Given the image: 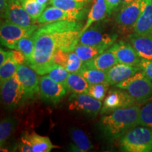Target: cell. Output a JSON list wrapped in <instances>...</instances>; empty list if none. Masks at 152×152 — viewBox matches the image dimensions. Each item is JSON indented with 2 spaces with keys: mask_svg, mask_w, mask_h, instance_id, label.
Wrapping results in <instances>:
<instances>
[{
  "mask_svg": "<svg viewBox=\"0 0 152 152\" xmlns=\"http://www.w3.org/2000/svg\"><path fill=\"white\" fill-rule=\"evenodd\" d=\"M1 98L4 106L8 109L20 106L26 99L23 88L16 74L1 84Z\"/></svg>",
  "mask_w": 152,
  "mask_h": 152,
  "instance_id": "obj_6",
  "label": "cell"
},
{
  "mask_svg": "<svg viewBox=\"0 0 152 152\" xmlns=\"http://www.w3.org/2000/svg\"><path fill=\"white\" fill-rule=\"evenodd\" d=\"M109 85L107 83L90 85L87 94L96 99L102 101L105 97L106 93L109 89Z\"/></svg>",
  "mask_w": 152,
  "mask_h": 152,
  "instance_id": "obj_32",
  "label": "cell"
},
{
  "mask_svg": "<svg viewBox=\"0 0 152 152\" xmlns=\"http://www.w3.org/2000/svg\"><path fill=\"white\" fill-rule=\"evenodd\" d=\"M118 63V61L115 55L109 51L106 50L92 59L84 62L83 65L88 68L107 71L112 66L117 64Z\"/></svg>",
  "mask_w": 152,
  "mask_h": 152,
  "instance_id": "obj_20",
  "label": "cell"
},
{
  "mask_svg": "<svg viewBox=\"0 0 152 152\" xmlns=\"http://www.w3.org/2000/svg\"><path fill=\"white\" fill-rule=\"evenodd\" d=\"M84 61H83L77 54L73 51L69 52L68 64L66 66V69L68 73H78L83 66Z\"/></svg>",
  "mask_w": 152,
  "mask_h": 152,
  "instance_id": "obj_33",
  "label": "cell"
},
{
  "mask_svg": "<svg viewBox=\"0 0 152 152\" xmlns=\"http://www.w3.org/2000/svg\"><path fill=\"white\" fill-rule=\"evenodd\" d=\"M70 150L71 151H76V152H83L81 151V149H80L77 146L75 145L74 143H71V148H70Z\"/></svg>",
  "mask_w": 152,
  "mask_h": 152,
  "instance_id": "obj_42",
  "label": "cell"
},
{
  "mask_svg": "<svg viewBox=\"0 0 152 152\" xmlns=\"http://www.w3.org/2000/svg\"><path fill=\"white\" fill-rule=\"evenodd\" d=\"M134 33L152 35V4L150 0H142V12L133 26Z\"/></svg>",
  "mask_w": 152,
  "mask_h": 152,
  "instance_id": "obj_17",
  "label": "cell"
},
{
  "mask_svg": "<svg viewBox=\"0 0 152 152\" xmlns=\"http://www.w3.org/2000/svg\"><path fill=\"white\" fill-rule=\"evenodd\" d=\"M139 67L141 68V71L152 80V60H147L142 58Z\"/></svg>",
  "mask_w": 152,
  "mask_h": 152,
  "instance_id": "obj_36",
  "label": "cell"
},
{
  "mask_svg": "<svg viewBox=\"0 0 152 152\" xmlns=\"http://www.w3.org/2000/svg\"><path fill=\"white\" fill-rule=\"evenodd\" d=\"M137 103L126 90L115 89L109 91L101 109V113H109L119 108L128 107Z\"/></svg>",
  "mask_w": 152,
  "mask_h": 152,
  "instance_id": "obj_11",
  "label": "cell"
},
{
  "mask_svg": "<svg viewBox=\"0 0 152 152\" xmlns=\"http://www.w3.org/2000/svg\"><path fill=\"white\" fill-rule=\"evenodd\" d=\"M90 84L79 73H69L65 86L68 90L75 94H87Z\"/></svg>",
  "mask_w": 152,
  "mask_h": 152,
  "instance_id": "obj_22",
  "label": "cell"
},
{
  "mask_svg": "<svg viewBox=\"0 0 152 152\" xmlns=\"http://www.w3.org/2000/svg\"><path fill=\"white\" fill-rule=\"evenodd\" d=\"M37 2L40 4L47 5V4L48 3L49 0H37Z\"/></svg>",
  "mask_w": 152,
  "mask_h": 152,
  "instance_id": "obj_44",
  "label": "cell"
},
{
  "mask_svg": "<svg viewBox=\"0 0 152 152\" xmlns=\"http://www.w3.org/2000/svg\"><path fill=\"white\" fill-rule=\"evenodd\" d=\"M142 8V0H134L121 9L115 17V22L121 27H133L141 14Z\"/></svg>",
  "mask_w": 152,
  "mask_h": 152,
  "instance_id": "obj_15",
  "label": "cell"
},
{
  "mask_svg": "<svg viewBox=\"0 0 152 152\" xmlns=\"http://www.w3.org/2000/svg\"><path fill=\"white\" fill-rule=\"evenodd\" d=\"M16 49L20 50L23 53L27 58L28 64L30 65L33 60L34 49H35V42L32 35L21 38L17 44Z\"/></svg>",
  "mask_w": 152,
  "mask_h": 152,
  "instance_id": "obj_28",
  "label": "cell"
},
{
  "mask_svg": "<svg viewBox=\"0 0 152 152\" xmlns=\"http://www.w3.org/2000/svg\"><path fill=\"white\" fill-rule=\"evenodd\" d=\"M119 147L126 152L152 151V129L148 127H134L121 137Z\"/></svg>",
  "mask_w": 152,
  "mask_h": 152,
  "instance_id": "obj_3",
  "label": "cell"
},
{
  "mask_svg": "<svg viewBox=\"0 0 152 152\" xmlns=\"http://www.w3.org/2000/svg\"><path fill=\"white\" fill-rule=\"evenodd\" d=\"M102 106V101L93 98L88 94L73 93L69 98L68 109L70 111L84 112L96 116L99 113Z\"/></svg>",
  "mask_w": 152,
  "mask_h": 152,
  "instance_id": "obj_9",
  "label": "cell"
},
{
  "mask_svg": "<svg viewBox=\"0 0 152 152\" xmlns=\"http://www.w3.org/2000/svg\"><path fill=\"white\" fill-rule=\"evenodd\" d=\"M70 134L73 143L83 152L89 151L94 147L90 139L83 130L80 129H73L71 131Z\"/></svg>",
  "mask_w": 152,
  "mask_h": 152,
  "instance_id": "obj_26",
  "label": "cell"
},
{
  "mask_svg": "<svg viewBox=\"0 0 152 152\" xmlns=\"http://www.w3.org/2000/svg\"><path fill=\"white\" fill-rule=\"evenodd\" d=\"M68 74L69 73L66 68L61 66H56L50 71L48 72L47 75L56 82L65 85Z\"/></svg>",
  "mask_w": 152,
  "mask_h": 152,
  "instance_id": "obj_34",
  "label": "cell"
},
{
  "mask_svg": "<svg viewBox=\"0 0 152 152\" xmlns=\"http://www.w3.org/2000/svg\"><path fill=\"white\" fill-rule=\"evenodd\" d=\"M10 57V52L4 50L2 48L0 49V66L7 61V60Z\"/></svg>",
  "mask_w": 152,
  "mask_h": 152,
  "instance_id": "obj_39",
  "label": "cell"
},
{
  "mask_svg": "<svg viewBox=\"0 0 152 152\" xmlns=\"http://www.w3.org/2000/svg\"><path fill=\"white\" fill-rule=\"evenodd\" d=\"M107 7V14H111V13L118 7L121 2V0H105Z\"/></svg>",
  "mask_w": 152,
  "mask_h": 152,
  "instance_id": "obj_38",
  "label": "cell"
},
{
  "mask_svg": "<svg viewBox=\"0 0 152 152\" xmlns=\"http://www.w3.org/2000/svg\"><path fill=\"white\" fill-rule=\"evenodd\" d=\"M9 0H0V12H1V16L4 14L5 11L7 10L8 7Z\"/></svg>",
  "mask_w": 152,
  "mask_h": 152,
  "instance_id": "obj_41",
  "label": "cell"
},
{
  "mask_svg": "<svg viewBox=\"0 0 152 152\" xmlns=\"http://www.w3.org/2000/svg\"><path fill=\"white\" fill-rule=\"evenodd\" d=\"M106 50L107 49L104 48V47L90 46V45H85L78 43V45L75 48L74 52L77 54V56L81 58L83 61L85 62L92 59L94 57Z\"/></svg>",
  "mask_w": 152,
  "mask_h": 152,
  "instance_id": "obj_24",
  "label": "cell"
},
{
  "mask_svg": "<svg viewBox=\"0 0 152 152\" xmlns=\"http://www.w3.org/2000/svg\"><path fill=\"white\" fill-rule=\"evenodd\" d=\"M117 35L115 34L103 33L94 28L87 29L80 36L79 43L90 46L101 47L109 49L115 42Z\"/></svg>",
  "mask_w": 152,
  "mask_h": 152,
  "instance_id": "obj_14",
  "label": "cell"
},
{
  "mask_svg": "<svg viewBox=\"0 0 152 152\" xmlns=\"http://www.w3.org/2000/svg\"><path fill=\"white\" fill-rule=\"evenodd\" d=\"M18 151L22 152H33L32 151L31 147H30L27 143L22 141H20V143L19 144Z\"/></svg>",
  "mask_w": 152,
  "mask_h": 152,
  "instance_id": "obj_40",
  "label": "cell"
},
{
  "mask_svg": "<svg viewBox=\"0 0 152 152\" xmlns=\"http://www.w3.org/2000/svg\"><path fill=\"white\" fill-rule=\"evenodd\" d=\"M21 141L27 143L33 152H49L55 147L48 137L41 136L35 132L25 133Z\"/></svg>",
  "mask_w": 152,
  "mask_h": 152,
  "instance_id": "obj_19",
  "label": "cell"
},
{
  "mask_svg": "<svg viewBox=\"0 0 152 152\" xmlns=\"http://www.w3.org/2000/svg\"><path fill=\"white\" fill-rule=\"evenodd\" d=\"M83 26L80 21L59 20L45 23L32 35L35 42L33 57L30 66L38 75L48 73L57 66L52 61L56 49L66 52L75 50Z\"/></svg>",
  "mask_w": 152,
  "mask_h": 152,
  "instance_id": "obj_1",
  "label": "cell"
},
{
  "mask_svg": "<svg viewBox=\"0 0 152 152\" xmlns=\"http://www.w3.org/2000/svg\"><path fill=\"white\" fill-rule=\"evenodd\" d=\"M140 106L119 108L104 115L100 121L102 132L110 140L121 137L129 130L139 125Z\"/></svg>",
  "mask_w": 152,
  "mask_h": 152,
  "instance_id": "obj_2",
  "label": "cell"
},
{
  "mask_svg": "<svg viewBox=\"0 0 152 152\" xmlns=\"http://www.w3.org/2000/svg\"><path fill=\"white\" fill-rule=\"evenodd\" d=\"M140 71H141V68L139 66L126 65L118 63L106 71L107 83H109L110 85H115L125 80Z\"/></svg>",
  "mask_w": 152,
  "mask_h": 152,
  "instance_id": "obj_16",
  "label": "cell"
},
{
  "mask_svg": "<svg viewBox=\"0 0 152 152\" xmlns=\"http://www.w3.org/2000/svg\"><path fill=\"white\" fill-rule=\"evenodd\" d=\"M16 75L23 88L26 99L33 98L39 94V77L33 68L25 64L18 65Z\"/></svg>",
  "mask_w": 152,
  "mask_h": 152,
  "instance_id": "obj_10",
  "label": "cell"
},
{
  "mask_svg": "<svg viewBox=\"0 0 152 152\" xmlns=\"http://www.w3.org/2000/svg\"><path fill=\"white\" fill-rule=\"evenodd\" d=\"M18 64L11 58V56L4 64L0 66V83H3L16 74Z\"/></svg>",
  "mask_w": 152,
  "mask_h": 152,
  "instance_id": "obj_30",
  "label": "cell"
},
{
  "mask_svg": "<svg viewBox=\"0 0 152 152\" xmlns=\"http://www.w3.org/2000/svg\"><path fill=\"white\" fill-rule=\"evenodd\" d=\"M69 52H66L61 49H57L52 56V61L54 64L66 68L68 64Z\"/></svg>",
  "mask_w": 152,
  "mask_h": 152,
  "instance_id": "obj_35",
  "label": "cell"
},
{
  "mask_svg": "<svg viewBox=\"0 0 152 152\" xmlns=\"http://www.w3.org/2000/svg\"><path fill=\"white\" fill-rule=\"evenodd\" d=\"M139 125L152 129V101L140 109Z\"/></svg>",
  "mask_w": 152,
  "mask_h": 152,
  "instance_id": "obj_31",
  "label": "cell"
},
{
  "mask_svg": "<svg viewBox=\"0 0 152 152\" xmlns=\"http://www.w3.org/2000/svg\"><path fill=\"white\" fill-rule=\"evenodd\" d=\"M67 90L65 85L56 82L47 75L39 77V94L43 99L56 104L65 96Z\"/></svg>",
  "mask_w": 152,
  "mask_h": 152,
  "instance_id": "obj_8",
  "label": "cell"
},
{
  "mask_svg": "<svg viewBox=\"0 0 152 152\" xmlns=\"http://www.w3.org/2000/svg\"><path fill=\"white\" fill-rule=\"evenodd\" d=\"M134 0H121V4H122V7H125V6L129 4L132 3V1H134Z\"/></svg>",
  "mask_w": 152,
  "mask_h": 152,
  "instance_id": "obj_43",
  "label": "cell"
},
{
  "mask_svg": "<svg viewBox=\"0 0 152 152\" xmlns=\"http://www.w3.org/2000/svg\"><path fill=\"white\" fill-rule=\"evenodd\" d=\"M37 28V26L36 25L24 27L5 19V20L1 23L0 27V39L1 45L7 48L16 49L17 44L21 38L31 36Z\"/></svg>",
  "mask_w": 152,
  "mask_h": 152,
  "instance_id": "obj_5",
  "label": "cell"
},
{
  "mask_svg": "<svg viewBox=\"0 0 152 152\" xmlns=\"http://www.w3.org/2000/svg\"><path fill=\"white\" fill-rule=\"evenodd\" d=\"M107 50L113 53L121 64L139 66L142 60L132 45L124 41L115 42Z\"/></svg>",
  "mask_w": 152,
  "mask_h": 152,
  "instance_id": "obj_13",
  "label": "cell"
},
{
  "mask_svg": "<svg viewBox=\"0 0 152 152\" xmlns=\"http://www.w3.org/2000/svg\"><path fill=\"white\" fill-rule=\"evenodd\" d=\"M87 10L85 8L79 10L68 11L56 7H48L43 11L37 22L38 23H48L59 20H73L80 21L86 16Z\"/></svg>",
  "mask_w": 152,
  "mask_h": 152,
  "instance_id": "obj_7",
  "label": "cell"
},
{
  "mask_svg": "<svg viewBox=\"0 0 152 152\" xmlns=\"http://www.w3.org/2000/svg\"><path fill=\"white\" fill-rule=\"evenodd\" d=\"M17 121L16 118L7 116L1 121L0 123V146L2 147L7 140L14 132L16 128Z\"/></svg>",
  "mask_w": 152,
  "mask_h": 152,
  "instance_id": "obj_25",
  "label": "cell"
},
{
  "mask_svg": "<svg viewBox=\"0 0 152 152\" xmlns=\"http://www.w3.org/2000/svg\"><path fill=\"white\" fill-rule=\"evenodd\" d=\"M20 3L30 16L35 20L41 16L47 5L40 4L37 0H20Z\"/></svg>",
  "mask_w": 152,
  "mask_h": 152,
  "instance_id": "obj_29",
  "label": "cell"
},
{
  "mask_svg": "<svg viewBox=\"0 0 152 152\" xmlns=\"http://www.w3.org/2000/svg\"><path fill=\"white\" fill-rule=\"evenodd\" d=\"M115 87L126 90L137 103L147 102L152 96V80L140 71Z\"/></svg>",
  "mask_w": 152,
  "mask_h": 152,
  "instance_id": "obj_4",
  "label": "cell"
},
{
  "mask_svg": "<svg viewBox=\"0 0 152 152\" xmlns=\"http://www.w3.org/2000/svg\"><path fill=\"white\" fill-rule=\"evenodd\" d=\"M128 39L141 58L152 60V35L134 33L129 35Z\"/></svg>",
  "mask_w": 152,
  "mask_h": 152,
  "instance_id": "obj_18",
  "label": "cell"
},
{
  "mask_svg": "<svg viewBox=\"0 0 152 152\" xmlns=\"http://www.w3.org/2000/svg\"><path fill=\"white\" fill-rule=\"evenodd\" d=\"M1 18L24 27L33 26L36 23V20L32 18L23 8L20 0H9L7 10Z\"/></svg>",
  "mask_w": 152,
  "mask_h": 152,
  "instance_id": "obj_12",
  "label": "cell"
},
{
  "mask_svg": "<svg viewBox=\"0 0 152 152\" xmlns=\"http://www.w3.org/2000/svg\"><path fill=\"white\" fill-rule=\"evenodd\" d=\"M80 73L89 84H97V83H107V72L102 70L86 67L83 65L78 72Z\"/></svg>",
  "mask_w": 152,
  "mask_h": 152,
  "instance_id": "obj_23",
  "label": "cell"
},
{
  "mask_svg": "<svg viewBox=\"0 0 152 152\" xmlns=\"http://www.w3.org/2000/svg\"><path fill=\"white\" fill-rule=\"evenodd\" d=\"M90 0H50L49 4L53 7L64 9V10L73 11L84 9Z\"/></svg>",
  "mask_w": 152,
  "mask_h": 152,
  "instance_id": "obj_27",
  "label": "cell"
},
{
  "mask_svg": "<svg viewBox=\"0 0 152 152\" xmlns=\"http://www.w3.org/2000/svg\"><path fill=\"white\" fill-rule=\"evenodd\" d=\"M10 56L18 65H21V64H25L26 63H28L26 56L20 50L14 49L13 51H10Z\"/></svg>",
  "mask_w": 152,
  "mask_h": 152,
  "instance_id": "obj_37",
  "label": "cell"
},
{
  "mask_svg": "<svg viewBox=\"0 0 152 152\" xmlns=\"http://www.w3.org/2000/svg\"><path fill=\"white\" fill-rule=\"evenodd\" d=\"M150 1H151V4H152V0H150Z\"/></svg>",
  "mask_w": 152,
  "mask_h": 152,
  "instance_id": "obj_45",
  "label": "cell"
},
{
  "mask_svg": "<svg viewBox=\"0 0 152 152\" xmlns=\"http://www.w3.org/2000/svg\"><path fill=\"white\" fill-rule=\"evenodd\" d=\"M107 14V7L105 0H94L92 8L87 15V21L81 30V33L88 29L94 23L102 20Z\"/></svg>",
  "mask_w": 152,
  "mask_h": 152,
  "instance_id": "obj_21",
  "label": "cell"
}]
</instances>
